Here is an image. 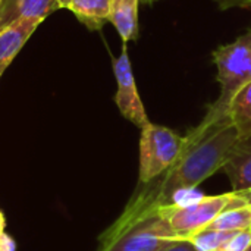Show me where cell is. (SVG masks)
<instances>
[{
	"label": "cell",
	"mask_w": 251,
	"mask_h": 251,
	"mask_svg": "<svg viewBox=\"0 0 251 251\" xmlns=\"http://www.w3.org/2000/svg\"><path fill=\"white\" fill-rule=\"evenodd\" d=\"M56 9L57 0H0V31L22 18L44 21Z\"/></svg>",
	"instance_id": "ba28073f"
},
{
	"label": "cell",
	"mask_w": 251,
	"mask_h": 251,
	"mask_svg": "<svg viewBox=\"0 0 251 251\" xmlns=\"http://www.w3.org/2000/svg\"><path fill=\"white\" fill-rule=\"evenodd\" d=\"M246 251H251V246H250V247H249V249H247V250H246Z\"/></svg>",
	"instance_id": "603a6c76"
},
{
	"label": "cell",
	"mask_w": 251,
	"mask_h": 251,
	"mask_svg": "<svg viewBox=\"0 0 251 251\" xmlns=\"http://www.w3.org/2000/svg\"><path fill=\"white\" fill-rule=\"evenodd\" d=\"M249 206H250V207H251V204H249Z\"/></svg>",
	"instance_id": "cb8c5ba5"
},
{
	"label": "cell",
	"mask_w": 251,
	"mask_h": 251,
	"mask_svg": "<svg viewBox=\"0 0 251 251\" xmlns=\"http://www.w3.org/2000/svg\"><path fill=\"white\" fill-rule=\"evenodd\" d=\"M57 3H59V9H63V7H66V9H68V6H69L71 0H57Z\"/></svg>",
	"instance_id": "44dd1931"
},
{
	"label": "cell",
	"mask_w": 251,
	"mask_h": 251,
	"mask_svg": "<svg viewBox=\"0 0 251 251\" xmlns=\"http://www.w3.org/2000/svg\"><path fill=\"white\" fill-rule=\"evenodd\" d=\"M184 137L172 129L149 124L140 138V184H149L163 175L181 156Z\"/></svg>",
	"instance_id": "5b68a950"
},
{
	"label": "cell",
	"mask_w": 251,
	"mask_h": 251,
	"mask_svg": "<svg viewBox=\"0 0 251 251\" xmlns=\"http://www.w3.org/2000/svg\"><path fill=\"white\" fill-rule=\"evenodd\" d=\"M238 232V231H237ZM234 232L215 231V229H201L197 234L191 235L188 241L199 251H215L224 241H226Z\"/></svg>",
	"instance_id": "5bb4252c"
},
{
	"label": "cell",
	"mask_w": 251,
	"mask_h": 251,
	"mask_svg": "<svg viewBox=\"0 0 251 251\" xmlns=\"http://www.w3.org/2000/svg\"><path fill=\"white\" fill-rule=\"evenodd\" d=\"M228 115L240 138L251 137V81L234 96L228 106Z\"/></svg>",
	"instance_id": "7c38bea8"
},
{
	"label": "cell",
	"mask_w": 251,
	"mask_h": 251,
	"mask_svg": "<svg viewBox=\"0 0 251 251\" xmlns=\"http://www.w3.org/2000/svg\"><path fill=\"white\" fill-rule=\"evenodd\" d=\"M184 241L154 210L131 219L119 218L101 237L97 251H165Z\"/></svg>",
	"instance_id": "7a4b0ae2"
},
{
	"label": "cell",
	"mask_w": 251,
	"mask_h": 251,
	"mask_svg": "<svg viewBox=\"0 0 251 251\" xmlns=\"http://www.w3.org/2000/svg\"><path fill=\"white\" fill-rule=\"evenodd\" d=\"M213 62L218 68V82L221 96L207 110L213 113H228V106L234 96L251 81V29L229 44H224L213 51Z\"/></svg>",
	"instance_id": "277c9868"
},
{
	"label": "cell",
	"mask_w": 251,
	"mask_h": 251,
	"mask_svg": "<svg viewBox=\"0 0 251 251\" xmlns=\"http://www.w3.org/2000/svg\"><path fill=\"white\" fill-rule=\"evenodd\" d=\"M113 72L118 82V90L115 94V103L121 112V115L132 122L135 126L143 129L150 124L144 104L140 99L135 78L132 74L131 60L126 51V46L122 47V51L118 59L113 60Z\"/></svg>",
	"instance_id": "8992f818"
},
{
	"label": "cell",
	"mask_w": 251,
	"mask_h": 251,
	"mask_svg": "<svg viewBox=\"0 0 251 251\" xmlns=\"http://www.w3.org/2000/svg\"><path fill=\"white\" fill-rule=\"evenodd\" d=\"M113 0H71L68 9L84 24L88 29H101L110 21Z\"/></svg>",
	"instance_id": "8fae6325"
},
{
	"label": "cell",
	"mask_w": 251,
	"mask_h": 251,
	"mask_svg": "<svg viewBox=\"0 0 251 251\" xmlns=\"http://www.w3.org/2000/svg\"><path fill=\"white\" fill-rule=\"evenodd\" d=\"M165 251H199V250L193 246V243H191V241L184 240V241H179V243L174 244L172 247H169L168 250H165Z\"/></svg>",
	"instance_id": "ac0fdd59"
},
{
	"label": "cell",
	"mask_w": 251,
	"mask_h": 251,
	"mask_svg": "<svg viewBox=\"0 0 251 251\" xmlns=\"http://www.w3.org/2000/svg\"><path fill=\"white\" fill-rule=\"evenodd\" d=\"M153 1H156V0H140V3H147V4H150Z\"/></svg>",
	"instance_id": "7402d4cb"
},
{
	"label": "cell",
	"mask_w": 251,
	"mask_h": 251,
	"mask_svg": "<svg viewBox=\"0 0 251 251\" xmlns=\"http://www.w3.org/2000/svg\"><path fill=\"white\" fill-rule=\"evenodd\" d=\"M240 140L228 113L206 112L203 121L184 137L178 160L160 176L144 184L119 216L131 219L169 204L178 191L194 190L204 179L224 168Z\"/></svg>",
	"instance_id": "6da1fadb"
},
{
	"label": "cell",
	"mask_w": 251,
	"mask_h": 251,
	"mask_svg": "<svg viewBox=\"0 0 251 251\" xmlns=\"http://www.w3.org/2000/svg\"><path fill=\"white\" fill-rule=\"evenodd\" d=\"M4 225H6V221H4V216H3V213L0 210V235L4 232Z\"/></svg>",
	"instance_id": "ffe728a7"
},
{
	"label": "cell",
	"mask_w": 251,
	"mask_h": 251,
	"mask_svg": "<svg viewBox=\"0 0 251 251\" xmlns=\"http://www.w3.org/2000/svg\"><path fill=\"white\" fill-rule=\"evenodd\" d=\"M243 206H249V203L237 191H232L221 196H201L188 204H165L156 212L169 224L176 237L188 240L204 229L221 213Z\"/></svg>",
	"instance_id": "3957f363"
},
{
	"label": "cell",
	"mask_w": 251,
	"mask_h": 251,
	"mask_svg": "<svg viewBox=\"0 0 251 251\" xmlns=\"http://www.w3.org/2000/svg\"><path fill=\"white\" fill-rule=\"evenodd\" d=\"M218 7L221 10H228V9H251V0H215Z\"/></svg>",
	"instance_id": "2e32d148"
},
{
	"label": "cell",
	"mask_w": 251,
	"mask_h": 251,
	"mask_svg": "<svg viewBox=\"0 0 251 251\" xmlns=\"http://www.w3.org/2000/svg\"><path fill=\"white\" fill-rule=\"evenodd\" d=\"M0 251H16V244L13 238L4 232L0 235Z\"/></svg>",
	"instance_id": "e0dca14e"
},
{
	"label": "cell",
	"mask_w": 251,
	"mask_h": 251,
	"mask_svg": "<svg viewBox=\"0 0 251 251\" xmlns=\"http://www.w3.org/2000/svg\"><path fill=\"white\" fill-rule=\"evenodd\" d=\"M41 22L38 18H22L0 31V76Z\"/></svg>",
	"instance_id": "52a82bcc"
},
{
	"label": "cell",
	"mask_w": 251,
	"mask_h": 251,
	"mask_svg": "<svg viewBox=\"0 0 251 251\" xmlns=\"http://www.w3.org/2000/svg\"><path fill=\"white\" fill-rule=\"evenodd\" d=\"M138 4L140 0H113L110 21L124 43L138 38Z\"/></svg>",
	"instance_id": "30bf717a"
},
{
	"label": "cell",
	"mask_w": 251,
	"mask_h": 251,
	"mask_svg": "<svg viewBox=\"0 0 251 251\" xmlns=\"http://www.w3.org/2000/svg\"><path fill=\"white\" fill-rule=\"evenodd\" d=\"M204 229L226 231V232H237V231L251 229V207L250 206L232 207V209L221 213Z\"/></svg>",
	"instance_id": "4fadbf2b"
},
{
	"label": "cell",
	"mask_w": 251,
	"mask_h": 251,
	"mask_svg": "<svg viewBox=\"0 0 251 251\" xmlns=\"http://www.w3.org/2000/svg\"><path fill=\"white\" fill-rule=\"evenodd\" d=\"M237 193H238L249 204H251V188L250 190H246V191H237Z\"/></svg>",
	"instance_id": "d6986e66"
},
{
	"label": "cell",
	"mask_w": 251,
	"mask_h": 251,
	"mask_svg": "<svg viewBox=\"0 0 251 251\" xmlns=\"http://www.w3.org/2000/svg\"><path fill=\"white\" fill-rule=\"evenodd\" d=\"M224 172L229 178L234 191H246L251 188V137L240 138L232 147Z\"/></svg>",
	"instance_id": "9c48e42d"
},
{
	"label": "cell",
	"mask_w": 251,
	"mask_h": 251,
	"mask_svg": "<svg viewBox=\"0 0 251 251\" xmlns=\"http://www.w3.org/2000/svg\"><path fill=\"white\" fill-rule=\"evenodd\" d=\"M251 246V229L234 232L215 251H246Z\"/></svg>",
	"instance_id": "9a60e30c"
}]
</instances>
